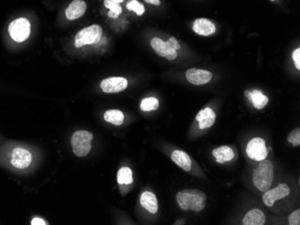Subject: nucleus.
<instances>
[{
	"label": "nucleus",
	"mask_w": 300,
	"mask_h": 225,
	"mask_svg": "<svg viewBox=\"0 0 300 225\" xmlns=\"http://www.w3.org/2000/svg\"><path fill=\"white\" fill-rule=\"evenodd\" d=\"M207 196L203 192L196 189H186L178 192L176 201L182 210H191L200 212L205 207Z\"/></svg>",
	"instance_id": "nucleus-1"
},
{
	"label": "nucleus",
	"mask_w": 300,
	"mask_h": 225,
	"mask_svg": "<svg viewBox=\"0 0 300 225\" xmlns=\"http://www.w3.org/2000/svg\"><path fill=\"white\" fill-rule=\"evenodd\" d=\"M273 178V164L269 160L264 159L253 170L252 182L260 191L265 192L271 188Z\"/></svg>",
	"instance_id": "nucleus-2"
},
{
	"label": "nucleus",
	"mask_w": 300,
	"mask_h": 225,
	"mask_svg": "<svg viewBox=\"0 0 300 225\" xmlns=\"http://www.w3.org/2000/svg\"><path fill=\"white\" fill-rule=\"evenodd\" d=\"M93 134L86 130H78L71 137V145L75 155L84 157L88 155L92 148Z\"/></svg>",
	"instance_id": "nucleus-3"
},
{
	"label": "nucleus",
	"mask_w": 300,
	"mask_h": 225,
	"mask_svg": "<svg viewBox=\"0 0 300 225\" xmlns=\"http://www.w3.org/2000/svg\"><path fill=\"white\" fill-rule=\"evenodd\" d=\"M103 35V29L98 24H93L78 32L75 38V46L81 48L86 45H92L100 41Z\"/></svg>",
	"instance_id": "nucleus-4"
},
{
	"label": "nucleus",
	"mask_w": 300,
	"mask_h": 225,
	"mask_svg": "<svg viewBox=\"0 0 300 225\" xmlns=\"http://www.w3.org/2000/svg\"><path fill=\"white\" fill-rule=\"evenodd\" d=\"M8 33L16 42H22L29 38L31 23L26 18H18L13 21L8 27Z\"/></svg>",
	"instance_id": "nucleus-5"
},
{
	"label": "nucleus",
	"mask_w": 300,
	"mask_h": 225,
	"mask_svg": "<svg viewBox=\"0 0 300 225\" xmlns=\"http://www.w3.org/2000/svg\"><path fill=\"white\" fill-rule=\"evenodd\" d=\"M246 154L250 159L256 162H261L268 156V149L265 141L260 137H255L249 142L246 147Z\"/></svg>",
	"instance_id": "nucleus-6"
},
{
	"label": "nucleus",
	"mask_w": 300,
	"mask_h": 225,
	"mask_svg": "<svg viewBox=\"0 0 300 225\" xmlns=\"http://www.w3.org/2000/svg\"><path fill=\"white\" fill-rule=\"evenodd\" d=\"M290 194V189L288 185L281 184L272 189H268L263 196V203L267 207H272L275 202L279 199H282Z\"/></svg>",
	"instance_id": "nucleus-7"
},
{
	"label": "nucleus",
	"mask_w": 300,
	"mask_h": 225,
	"mask_svg": "<svg viewBox=\"0 0 300 225\" xmlns=\"http://www.w3.org/2000/svg\"><path fill=\"white\" fill-rule=\"evenodd\" d=\"M153 49L157 55L163 57L168 60H174L177 57V51L174 49L168 41H164L159 38H153L150 42Z\"/></svg>",
	"instance_id": "nucleus-8"
},
{
	"label": "nucleus",
	"mask_w": 300,
	"mask_h": 225,
	"mask_svg": "<svg viewBox=\"0 0 300 225\" xmlns=\"http://www.w3.org/2000/svg\"><path fill=\"white\" fill-rule=\"evenodd\" d=\"M32 161V154L24 148H15L12 152L11 164L16 169H26L31 165Z\"/></svg>",
	"instance_id": "nucleus-9"
},
{
	"label": "nucleus",
	"mask_w": 300,
	"mask_h": 225,
	"mask_svg": "<svg viewBox=\"0 0 300 225\" xmlns=\"http://www.w3.org/2000/svg\"><path fill=\"white\" fill-rule=\"evenodd\" d=\"M101 89L106 93L123 92L128 86V81L124 78H110L101 82Z\"/></svg>",
	"instance_id": "nucleus-10"
},
{
	"label": "nucleus",
	"mask_w": 300,
	"mask_h": 225,
	"mask_svg": "<svg viewBox=\"0 0 300 225\" xmlns=\"http://www.w3.org/2000/svg\"><path fill=\"white\" fill-rule=\"evenodd\" d=\"M186 74L187 80L195 85H206L211 82L212 78V72L197 68H191L186 71Z\"/></svg>",
	"instance_id": "nucleus-11"
},
{
	"label": "nucleus",
	"mask_w": 300,
	"mask_h": 225,
	"mask_svg": "<svg viewBox=\"0 0 300 225\" xmlns=\"http://www.w3.org/2000/svg\"><path fill=\"white\" fill-rule=\"evenodd\" d=\"M193 29L201 36H210L216 33V26L210 20L206 18L197 19L193 22Z\"/></svg>",
	"instance_id": "nucleus-12"
},
{
	"label": "nucleus",
	"mask_w": 300,
	"mask_h": 225,
	"mask_svg": "<svg viewBox=\"0 0 300 225\" xmlns=\"http://www.w3.org/2000/svg\"><path fill=\"white\" fill-rule=\"evenodd\" d=\"M86 3L83 0H73L66 9L65 15L68 20H76L85 15Z\"/></svg>",
	"instance_id": "nucleus-13"
},
{
	"label": "nucleus",
	"mask_w": 300,
	"mask_h": 225,
	"mask_svg": "<svg viewBox=\"0 0 300 225\" xmlns=\"http://www.w3.org/2000/svg\"><path fill=\"white\" fill-rule=\"evenodd\" d=\"M196 120L199 122L200 130L209 129L215 123L216 113L211 108H205L197 114Z\"/></svg>",
	"instance_id": "nucleus-14"
},
{
	"label": "nucleus",
	"mask_w": 300,
	"mask_h": 225,
	"mask_svg": "<svg viewBox=\"0 0 300 225\" xmlns=\"http://www.w3.org/2000/svg\"><path fill=\"white\" fill-rule=\"evenodd\" d=\"M171 159L177 166L186 171H190L192 169V160L186 152L175 150L171 155Z\"/></svg>",
	"instance_id": "nucleus-15"
},
{
	"label": "nucleus",
	"mask_w": 300,
	"mask_h": 225,
	"mask_svg": "<svg viewBox=\"0 0 300 225\" xmlns=\"http://www.w3.org/2000/svg\"><path fill=\"white\" fill-rule=\"evenodd\" d=\"M265 221L266 218L263 211L260 210L258 208H255L245 214V217L243 219V224L263 225L265 223Z\"/></svg>",
	"instance_id": "nucleus-16"
},
{
	"label": "nucleus",
	"mask_w": 300,
	"mask_h": 225,
	"mask_svg": "<svg viewBox=\"0 0 300 225\" xmlns=\"http://www.w3.org/2000/svg\"><path fill=\"white\" fill-rule=\"evenodd\" d=\"M141 204L145 209L151 214H156L158 210V202L156 195L152 192H144L141 196Z\"/></svg>",
	"instance_id": "nucleus-17"
},
{
	"label": "nucleus",
	"mask_w": 300,
	"mask_h": 225,
	"mask_svg": "<svg viewBox=\"0 0 300 225\" xmlns=\"http://www.w3.org/2000/svg\"><path fill=\"white\" fill-rule=\"evenodd\" d=\"M213 156L215 157L216 162L219 163H225L226 162H229L235 156L232 148L229 146H220L219 148H216L213 150Z\"/></svg>",
	"instance_id": "nucleus-18"
},
{
	"label": "nucleus",
	"mask_w": 300,
	"mask_h": 225,
	"mask_svg": "<svg viewBox=\"0 0 300 225\" xmlns=\"http://www.w3.org/2000/svg\"><path fill=\"white\" fill-rule=\"evenodd\" d=\"M247 98L252 102L253 107L257 110H262L269 103V98L266 95H264L259 90H253L252 92H250Z\"/></svg>",
	"instance_id": "nucleus-19"
},
{
	"label": "nucleus",
	"mask_w": 300,
	"mask_h": 225,
	"mask_svg": "<svg viewBox=\"0 0 300 225\" xmlns=\"http://www.w3.org/2000/svg\"><path fill=\"white\" fill-rule=\"evenodd\" d=\"M104 119L112 125L121 126L124 121V115L119 110H110L104 113Z\"/></svg>",
	"instance_id": "nucleus-20"
},
{
	"label": "nucleus",
	"mask_w": 300,
	"mask_h": 225,
	"mask_svg": "<svg viewBox=\"0 0 300 225\" xmlns=\"http://www.w3.org/2000/svg\"><path fill=\"white\" fill-rule=\"evenodd\" d=\"M117 181L120 185H130L133 183V174L129 167H123L119 170Z\"/></svg>",
	"instance_id": "nucleus-21"
},
{
	"label": "nucleus",
	"mask_w": 300,
	"mask_h": 225,
	"mask_svg": "<svg viewBox=\"0 0 300 225\" xmlns=\"http://www.w3.org/2000/svg\"><path fill=\"white\" fill-rule=\"evenodd\" d=\"M104 4L105 8L110 9V12L108 13V16L111 18H118L119 15H121L123 12L122 7L119 3H115L111 0H104Z\"/></svg>",
	"instance_id": "nucleus-22"
},
{
	"label": "nucleus",
	"mask_w": 300,
	"mask_h": 225,
	"mask_svg": "<svg viewBox=\"0 0 300 225\" xmlns=\"http://www.w3.org/2000/svg\"><path fill=\"white\" fill-rule=\"evenodd\" d=\"M159 107V102L154 97L145 98L141 104V109L143 111H156Z\"/></svg>",
	"instance_id": "nucleus-23"
},
{
	"label": "nucleus",
	"mask_w": 300,
	"mask_h": 225,
	"mask_svg": "<svg viewBox=\"0 0 300 225\" xmlns=\"http://www.w3.org/2000/svg\"><path fill=\"white\" fill-rule=\"evenodd\" d=\"M127 8L130 11H134L137 15H142L144 14L145 8L143 5L140 3L137 0H131L127 4Z\"/></svg>",
	"instance_id": "nucleus-24"
},
{
	"label": "nucleus",
	"mask_w": 300,
	"mask_h": 225,
	"mask_svg": "<svg viewBox=\"0 0 300 225\" xmlns=\"http://www.w3.org/2000/svg\"><path fill=\"white\" fill-rule=\"evenodd\" d=\"M288 142L294 145L298 146L300 144V130L297 128L296 130H293L291 133L289 134L288 137Z\"/></svg>",
	"instance_id": "nucleus-25"
},
{
	"label": "nucleus",
	"mask_w": 300,
	"mask_h": 225,
	"mask_svg": "<svg viewBox=\"0 0 300 225\" xmlns=\"http://www.w3.org/2000/svg\"><path fill=\"white\" fill-rule=\"evenodd\" d=\"M289 223L290 225H299L300 224V210L293 212L292 214L289 216Z\"/></svg>",
	"instance_id": "nucleus-26"
},
{
	"label": "nucleus",
	"mask_w": 300,
	"mask_h": 225,
	"mask_svg": "<svg viewBox=\"0 0 300 225\" xmlns=\"http://www.w3.org/2000/svg\"><path fill=\"white\" fill-rule=\"evenodd\" d=\"M293 61L295 63L296 69H300V48H296L292 53Z\"/></svg>",
	"instance_id": "nucleus-27"
},
{
	"label": "nucleus",
	"mask_w": 300,
	"mask_h": 225,
	"mask_svg": "<svg viewBox=\"0 0 300 225\" xmlns=\"http://www.w3.org/2000/svg\"><path fill=\"white\" fill-rule=\"evenodd\" d=\"M168 42L170 43L171 46L174 48V49H176V51H179V49H181V45L180 43L178 42L177 40L175 39L174 37H170L169 38V40H168Z\"/></svg>",
	"instance_id": "nucleus-28"
},
{
	"label": "nucleus",
	"mask_w": 300,
	"mask_h": 225,
	"mask_svg": "<svg viewBox=\"0 0 300 225\" xmlns=\"http://www.w3.org/2000/svg\"><path fill=\"white\" fill-rule=\"evenodd\" d=\"M31 224L32 225H46V221L43 220V219H41V218L35 217L31 221Z\"/></svg>",
	"instance_id": "nucleus-29"
},
{
	"label": "nucleus",
	"mask_w": 300,
	"mask_h": 225,
	"mask_svg": "<svg viewBox=\"0 0 300 225\" xmlns=\"http://www.w3.org/2000/svg\"><path fill=\"white\" fill-rule=\"evenodd\" d=\"M144 1H146L148 4L154 5V6H160L161 4L160 0H144Z\"/></svg>",
	"instance_id": "nucleus-30"
},
{
	"label": "nucleus",
	"mask_w": 300,
	"mask_h": 225,
	"mask_svg": "<svg viewBox=\"0 0 300 225\" xmlns=\"http://www.w3.org/2000/svg\"><path fill=\"white\" fill-rule=\"evenodd\" d=\"M111 1H112V2H115V3H119V4H120V3H122V2H123V0H111Z\"/></svg>",
	"instance_id": "nucleus-31"
},
{
	"label": "nucleus",
	"mask_w": 300,
	"mask_h": 225,
	"mask_svg": "<svg viewBox=\"0 0 300 225\" xmlns=\"http://www.w3.org/2000/svg\"><path fill=\"white\" fill-rule=\"evenodd\" d=\"M271 1H275V0H271Z\"/></svg>",
	"instance_id": "nucleus-32"
}]
</instances>
